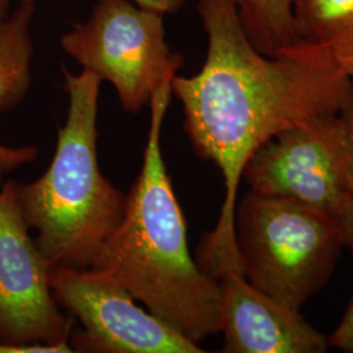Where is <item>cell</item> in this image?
<instances>
[{"label": "cell", "instance_id": "obj_1", "mask_svg": "<svg viewBox=\"0 0 353 353\" xmlns=\"http://www.w3.org/2000/svg\"><path fill=\"white\" fill-rule=\"evenodd\" d=\"M208 38L202 70L176 75L183 128L196 154L220 170L225 196L216 227L198 248L196 263L221 279L241 271L234 212L243 169L254 152L292 127L336 115L352 99L353 79L326 48L305 39L265 55L252 45L236 0H199Z\"/></svg>", "mask_w": 353, "mask_h": 353}, {"label": "cell", "instance_id": "obj_2", "mask_svg": "<svg viewBox=\"0 0 353 353\" xmlns=\"http://www.w3.org/2000/svg\"><path fill=\"white\" fill-rule=\"evenodd\" d=\"M172 96V81L152 94L141 172L121 224L89 268L117 280L153 316L201 345L221 328L220 284L190 254L186 221L165 166L161 135Z\"/></svg>", "mask_w": 353, "mask_h": 353}, {"label": "cell", "instance_id": "obj_3", "mask_svg": "<svg viewBox=\"0 0 353 353\" xmlns=\"http://www.w3.org/2000/svg\"><path fill=\"white\" fill-rule=\"evenodd\" d=\"M68 110L46 172L30 183L12 181L26 225L51 268H89L121 224L127 194L101 173L97 114L101 80L63 70Z\"/></svg>", "mask_w": 353, "mask_h": 353}, {"label": "cell", "instance_id": "obj_4", "mask_svg": "<svg viewBox=\"0 0 353 353\" xmlns=\"http://www.w3.org/2000/svg\"><path fill=\"white\" fill-rule=\"evenodd\" d=\"M234 236L242 276L294 310L327 284L343 249L335 214L252 191L236 204Z\"/></svg>", "mask_w": 353, "mask_h": 353}, {"label": "cell", "instance_id": "obj_5", "mask_svg": "<svg viewBox=\"0 0 353 353\" xmlns=\"http://www.w3.org/2000/svg\"><path fill=\"white\" fill-rule=\"evenodd\" d=\"M61 46L84 71L109 81L128 113H139L183 64L166 43L164 14L128 0H97L88 20L67 32Z\"/></svg>", "mask_w": 353, "mask_h": 353}, {"label": "cell", "instance_id": "obj_6", "mask_svg": "<svg viewBox=\"0 0 353 353\" xmlns=\"http://www.w3.org/2000/svg\"><path fill=\"white\" fill-rule=\"evenodd\" d=\"M52 297L83 328L71 332L74 352L201 353L199 344L145 312L117 280L92 268L54 267Z\"/></svg>", "mask_w": 353, "mask_h": 353}, {"label": "cell", "instance_id": "obj_7", "mask_svg": "<svg viewBox=\"0 0 353 353\" xmlns=\"http://www.w3.org/2000/svg\"><path fill=\"white\" fill-rule=\"evenodd\" d=\"M13 192L0 190V343H68L74 318L59 310L50 288L51 267L29 234Z\"/></svg>", "mask_w": 353, "mask_h": 353}, {"label": "cell", "instance_id": "obj_8", "mask_svg": "<svg viewBox=\"0 0 353 353\" xmlns=\"http://www.w3.org/2000/svg\"><path fill=\"white\" fill-rule=\"evenodd\" d=\"M242 179L250 191L290 198L336 214L348 195L341 166L338 114L292 127L254 152Z\"/></svg>", "mask_w": 353, "mask_h": 353}, {"label": "cell", "instance_id": "obj_9", "mask_svg": "<svg viewBox=\"0 0 353 353\" xmlns=\"http://www.w3.org/2000/svg\"><path fill=\"white\" fill-rule=\"evenodd\" d=\"M225 353H322L327 338L303 316L254 288L241 274L219 279Z\"/></svg>", "mask_w": 353, "mask_h": 353}, {"label": "cell", "instance_id": "obj_10", "mask_svg": "<svg viewBox=\"0 0 353 353\" xmlns=\"http://www.w3.org/2000/svg\"><path fill=\"white\" fill-rule=\"evenodd\" d=\"M36 13V0H21L10 16L0 21V113L24 101L32 83L33 41L30 26ZM37 147H7L0 143L1 178L34 161Z\"/></svg>", "mask_w": 353, "mask_h": 353}, {"label": "cell", "instance_id": "obj_11", "mask_svg": "<svg viewBox=\"0 0 353 353\" xmlns=\"http://www.w3.org/2000/svg\"><path fill=\"white\" fill-rule=\"evenodd\" d=\"M296 36L327 49L353 79V0H293Z\"/></svg>", "mask_w": 353, "mask_h": 353}, {"label": "cell", "instance_id": "obj_12", "mask_svg": "<svg viewBox=\"0 0 353 353\" xmlns=\"http://www.w3.org/2000/svg\"><path fill=\"white\" fill-rule=\"evenodd\" d=\"M242 24L252 45L275 55L299 37L293 23V0H236Z\"/></svg>", "mask_w": 353, "mask_h": 353}, {"label": "cell", "instance_id": "obj_13", "mask_svg": "<svg viewBox=\"0 0 353 353\" xmlns=\"http://www.w3.org/2000/svg\"><path fill=\"white\" fill-rule=\"evenodd\" d=\"M341 126V176L345 190L353 195V96L338 114Z\"/></svg>", "mask_w": 353, "mask_h": 353}, {"label": "cell", "instance_id": "obj_14", "mask_svg": "<svg viewBox=\"0 0 353 353\" xmlns=\"http://www.w3.org/2000/svg\"><path fill=\"white\" fill-rule=\"evenodd\" d=\"M328 344L344 352L353 353V299L341 318L339 326L327 338Z\"/></svg>", "mask_w": 353, "mask_h": 353}, {"label": "cell", "instance_id": "obj_15", "mask_svg": "<svg viewBox=\"0 0 353 353\" xmlns=\"http://www.w3.org/2000/svg\"><path fill=\"white\" fill-rule=\"evenodd\" d=\"M343 248L353 252V195H347L336 212Z\"/></svg>", "mask_w": 353, "mask_h": 353}, {"label": "cell", "instance_id": "obj_16", "mask_svg": "<svg viewBox=\"0 0 353 353\" xmlns=\"http://www.w3.org/2000/svg\"><path fill=\"white\" fill-rule=\"evenodd\" d=\"M74 352L70 343L64 344H26L10 345L0 343V353H67Z\"/></svg>", "mask_w": 353, "mask_h": 353}, {"label": "cell", "instance_id": "obj_17", "mask_svg": "<svg viewBox=\"0 0 353 353\" xmlns=\"http://www.w3.org/2000/svg\"><path fill=\"white\" fill-rule=\"evenodd\" d=\"M186 1L188 0H135V3L141 8L160 14L178 12Z\"/></svg>", "mask_w": 353, "mask_h": 353}, {"label": "cell", "instance_id": "obj_18", "mask_svg": "<svg viewBox=\"0 0 353 353\" xmlns=\"http://www.w3.org/2000/svg\"><path fill=\"white\" fill-rule=\"evenodd\" d=\"M10 0H0V21L8 16Z\"/></svg>", "mask_w": 353, "mask_h": 353}]
</instances>
